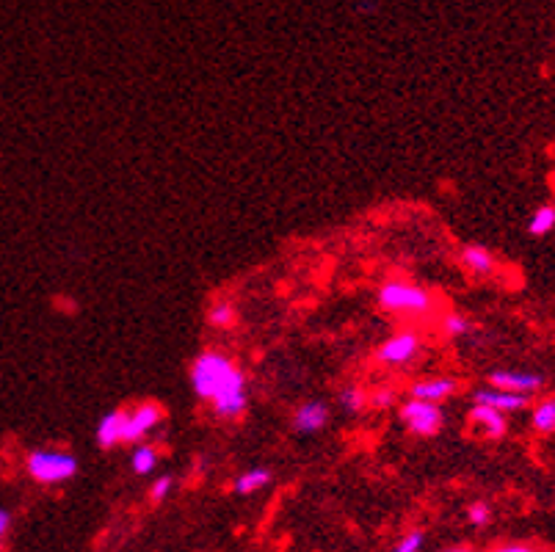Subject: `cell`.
<instances>
[{"label": "cell", "instance_id": "9", "mask_svg": "<svg viewBox=\"0 0 555 552\" xmlns=\"http://www.w3.org/2000/svg\"><path fill=\"white\" fill-rule=\"evenodd\" d=\"M459 263L467 274L473 276V279H489V276L498 274V260H495V254L489 252L486 246L481 243H467L459 254Z\"/></svg>", "mask_w": 555, "mask_h": 552}, {"label": "cell", "instance_id": "19", "mask_svg": "<svg viewBox=\"0 0 555 552\" xmlns=\"http://www.w3.org/2000/svg\"><path fill=\"white\" fill-rule=\"evenodd\" d=\"M470 329H473V323H470V318L462 315V312H445L440 318V332L445 334V337H451V340L470 334Z\"/></svg>", "mask_w": 555, "mask_h": 552}, {"label": "cell", "instance_id": "17", "mask_svg": "<svg viewBox=\"0 0 555 552\" xmlns=\"http://www.w3.org/2000/svg\"><path fill=\"white\" fill-rule=\"evenodd\" d=\"M205 321H208V326H213V329H232V326L238 323V307L227 299L216 301V304H210L208 307Z\"/></svg>", "mask_w": 555, "mask_h": 552}, {"label": "cell", "instance_id": "18", "mask_svg": "<svg viewBox=\"0 0 555 552\" xmlns=\"http://www.w3.org/2000/svg\"><path fill=\"white\" fill-rule=\"evenodd\" d=\"M555 230V205H539L528 219V232L533 238H542Z\"/></svg>", "mask_w": 555, "mask_h": 552}, {"label": "cell", "instance_id": "5", "mask_svg": "<svg viewBox=\"0 0 555 552\" xmlns=\"http://www.w3.org/2000/svg\"><path fill=\"white\" fill-rule=\"evenodd\" d=\"M420 348H423V337L415 329H401L379 345L376 362L382 368H401V365H409L420 357Z\"/></svg>", "mask_w": 555, "mask_h": 552}, {"label": "cell", "instance_id": "20", "mask_svg": "<svg viewBox=\"0 0 555 552\" xmlns=\"http://www.w3.org/2000/svg\"><path fill=\"white\" fill-rule=\"evenodd\" d=\"M337 401H340V409H346L348 414H359L368 406V392L362 387H346L337 395Z\"/></svg>", "mask_w": 555, "mask_h": 552}, {"label": "cell", "instance_id": "1", "mask_svg": "<svg viewBox=\"0 0 555 552\" xmlns=\"http://www.w3.org/2000/svg\"><path fill=\"white\" fill-rule=\"evenodd\" d=\"M191 387L221 420H238L249 406L246 373L224 351H202L191 362Z\"/></svg>", "mask_w": 555, "mask_h": 552}, {"label": "cell", "instance_id": "7", "mask_svg": "<svg viewBox=\"0 0 555 552\" xmlns=\"http://www.w3.org/2000/svg\"><path fill=\"white\" fill-rule=\"evenodd\" d=\"M489 387H498V390H509L531 398L533 392L542 390L544 379L536 376V373H528V370H495L489 376Z\"/></svg>", "mask_w": 555, "mask_h": 552}, {"label": "cell", "instance_id": "25", "mask_svg": "<svg viewBox=\"0 0 555 552\" xmlns=\"http://www.w3.org/2000/svg\"><path fill=\"white\" fill-rule=\"evenodd\" d=\"M486 552H539L533 544H525V541H506V544H498L492 550Z\"/></svg>", "mask_w": 555, "mask_h": 552}, {"label": "cell", "instance_id": "10", "mask_svg": "<svg viewBox=\"0 0 555 552\" xmlns=\"http://www.w3.org/2000/svg\"><path fill=\"white\" fill-rule=\"evenodd\" d=\"M470 428L475 434H481L486 439H503L506 437V414L498 412V409H489V406H481V403H473L470 409Z\"/></svg>", "mask_w": 555, "mask_h": 552}, {"label": "cell", "instance_id": "6", "mask_svg": "<svg viewBox=\"0 0 555 552\" xmlns=\"http://www.w3.org/2000/svg\"><path fill=\"white\" fill-rule=\"evenodd\" d=\"M166 420V409L161 403L144 401L139 406H133L130 412H125V431H122V445H139L152 434L155 428Z\"/></svg>", "mask_w": 555, "mask_h": 552}, {"label": "cell", "instance_id": "15", "mask_svg": "<svg viewBox=\"0 0 555 552\" xmlns=\"http://www.w3.org/2000/svg\"><path fill=\"white\" fill-rule=\"evenodd\" d=\"M268 483H271V470H266V467H252V470H243L235 478V492L238 495H255L260 489H266Z\"/></svg>", "mask_w": 555, "mask_h": 552}, {"label": "cell", "instance_id": "26", "mask_svg": "<svg viewBox=\"0 0 555 552\" xmlns=\"http://www.w3.org/2000/svg\"><path fill=\"white\" fill-rule=\"evenodd\" d=\"M9 522H12L9 511H3V508H0V539H3L6 533H9Z\"/></svg>", "mask_w": 555, "mask_h": 552}, {"label": "cell", "instance_id": "23", "mask_svg": "<svg viewBox=\"0 0 555 552\" xmlns=\"http://www.w3.org/2000/svg\"><path fill=\"white\" fill-rule=\"evenodd\" d=\"M467 519H470V525H475V528H484V525H489V519H492V508L486 506V503H473V506L467 508Z\"/></svg>", "mask_w": 555, "mask_h": 552}, {"label": "cell", "instance_id": "14", "mask_svg": "<svg viewBox=\"0 0 555 552\" xmlns=\"http://www.w3.org/2000/svg\"><path fill=\"white\" fill-rule=\"evenodd\" d=\"M531 426L536 434L550 437L555 434V395H547L542 401L533 403L531 409Z\"/></svg>", "mask_w": 555, "mask_h": 552}, {"label": "cell", "instance_id": "27", "mask_svg": "<svg viewBox=\"0 0 555 552\" xmlns=\"http://www.w3.org/2000/svg\"><path fill=\"white\" fill-rule=\"evenodd\" d=\"M442 552H475V550H470V547H448V550H442Z\"/></svg>", "mask_w": 555, "mask_h": 552}, {"label": "cell", "instance_id": "3", "mask_svg": "<svg viewBox=\"0 0 555 552\" xmlns=\"http://www.w3.org/2000/svg\"><path fill=\"white\" fill-rule=\"evenodd\" d=\"M25 470L36 483L53 486V483H64L78 475V459L72 453H67V450L39 448L28 453Z\"/></svg>", "mask_w": 555, "mask_h": 552}, {"label": "cell", "instance_id": "8", "mask_svg": "<svg viewBox=\"0 0 555 552\" xmlns=\"http://www.w3.org/2000/svg\"><path fill=\"white\" fill-rule=\"evenodd\" d=\"M459 390V381L451 376H431V379H420L409 384V398L426 403H445L448 398H453Z\"/></svg>", "mask_w": 555, "mask_h": 552}, {"label": "cell", "instance_id": "12", "mask_svg": "<svg viewBox=\"0 0 555 552\" xmlns=\"http://www.w3.org/2000/svg\"><path fill=\"white\" fill-rule=\"evenodd\" d=\"M473 403H481V406H489V409H498L503 414H514L520 409H528V398L525 395H517V392L509 390H498V387H484L473 395Z\"/></svg>", "mask_w": 555, "mask_h": 552}, {"label": "cell", "instance_id": "24", "mask_svg": "<svg viewBox=\"0 0 555 552\" xmlns=\"http://www.w3.org/2000/svg\"><path fill=\"white\" fill-rule=\"evenodd\" d=\"M172 486H174L172 478H169V475H163V478H158V481L150 486V497L155 500V503H161V500H166V497H169Z\"/></svg>", "mask_w": 555, "mask_h": 552}, {"label": "cell", "instance_id": "21", "mask_svg": "<svg viewBox=\"0 0 555 552\" xmlns=\"http://www.w3.org/2000/svg\"><path fill=\"white\" fill-rule=\"evenodd\" d=\"M426 544V533L423 530H409L401 536V541H395L393 552H420Z\"/></svg>", "mask_w": 555, "mask_h": 552}, {"label": "cell", "instance_id": "4", "mask_svg": "<svg viewBox=\"0 0 555 552\" xmlns=\"http://www.w3.org/2000/svg\"><path fill=\"white\" fill-rule=\"evenodd\" d=\"M398 414H401V423L406 426L409 434L415 437H437L442 431V409L437 403H426V401H415L409 398L398 406Z\"/></svg>", "mask_w": 555, "mask_h": 552}, {"label": "cell", "instance_id": "2", "mask_svg": "<svg viewBox=\"0 0 555 552\" xmlns=\"http://www.w3.org/2000/svg\"><path fill=\"white\" fill-rule=\"evenodd\" d=\"M376 301H379V310L398 318H434L437 312V296L423 285L406 279H387L376 293Z\"/></svg>", "mask_w": 555, "mask_h": 552}, {"label": "cell", "instance_id": "13", "mask_svg": "<svg viewBox=\"0 0 555 552\" xmlns=\"http://www.w3.org/2000/svg\"><path fill=\"white\" fill-rule=\"evenodd\" d=\"M122 431H125V409L103 414V420L97 423V445L105 450L122 445Z\"/></svg>", "mask_w": 555, "mask_h": 552}, {"label": "cell", "instance_id": "11", "mask_svg": "<svg viewBox=\"0 0 555 552\" xmlns=\"http://www.w3.org/2000/svg\"><path fill=\"white\" fill-rule=\"evenodd\" d=\"M293 431L296 434H318L329 423V406L324 401H304L293 412Z\"/></svg>", "mask_w": 555, "mask_h": 552}, {"label": "cell", "instance_id": "16", "mask_svg": "<svg viewBox=\"0 0 555 552\" xmlns=\"http://www.w3.org/2000/svg\"><path fill=\"white\" fill-rule=\"evenodd\" d=\"M158 459H161V450L150 445V442H139L133 453H130V467L136 475H150L155 467H158Z\"/></svg>", "mask_w": 555, "mask_h": 552}, {"label": "cell", "instance_id": "22", "mask_svg": "<svg viewBox=\"0 0 555 552\" xmlns=\"http://www.w3.org/2000/svg\"><path fill=\"white\" fill-rule=\"evenodd\" d=\"M395 392L390 387H376L373 392H368V406L370 409H376V412H384V409H390L395 406Z\"/></svg>", "mask_w": 555, "mask_h": 552}]
</instances>
